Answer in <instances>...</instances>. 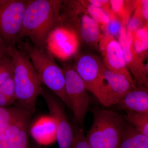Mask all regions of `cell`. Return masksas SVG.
<instances>
[{"instance_id": "obj_22", "label": "cell", "mask_w": 148, "mask_h": 148, "mask_svg": "<svg viewBox=\"0 0 148 148\" xmlns=\"http://www.w3.org/2000/svg\"><path fill=\"white\" fill-rule=\"evenodd\" d=\"M21 108H2L0 107V135L6 129L19 112Z\"/></svg>"}, {"instance_id": "obj_6", "label": "cell", "mask_w": 148, "mask_h": 148, "mask_svg": "<svg viewBox=\"0 0 148 148\" xmlns=\"http://www.w3.org/2000/svg\"><path fill=\"white\" fill-rule=\"evenodd\" d=\"M28 0H2L0 3V37L8 47H15L21 33Z\"/></svg>"}, {"instance_id": "obj_1", "label": "cell", "mask_w": 148, "mask_h": 148, "mask_svg": "<svg viewBox=\"0 0 148 148\" xmlns=\"http://www.w3.org/2000/svg\"><path fill=\"white\" fill-rule=\"evenodd\" d=\"M62 1L28 0L19 39L28 37L33 45L45 46L51 33L61 24Z\"/></svg>"}, {"instance_id": "obj_2", "label": "cell", "mask_w": 148, "mask_h": 148, "mask_svg": "<svg viewBox=\"0 0 148 148\" xmlns=\"http://www.w3.org/2000/svg\"><path fill=\"white\" fill-rule=\"evenodd\" d=\"M8 48L13 62L12 78L16 101L21 108L31 115L35 110L42 84L28 56L15 47Z\"/></svg>"}, {"instance_id": "obj_4", "label": "cell", "mask_w": 148, "mask_h": 148, "mask_svg": "<svg viewBox=\"0 0 148 148\" xmlns=\"http://www.w3.org/2000/svg\"><path fill=\"white\" fill-rule=\"evenodd\" d=\"M93 120L86 139L91 148H119L125 123L123 118L113 111L92 110Z\"/></svg>"}, {"instance_id": "obj_20", "label": "cell", "mask_w": 148, "mask_h": 148, "mask_svg": "<svg viewBox=\"0 0 148 148\" xmlns=\"http://www.w3.org/2000/svg\"><path fill=\"white\" fill-rule=\"evenodd\" d=\"M12 77L0 85L1 107L8 108L16 101Z\"/></svg>"}, {"instance_id": "obj_13", "label": "cell", "mask_w": 148, "mask_h": 148, "mask_svg": "<svg viewBox=\"0 0 148 148\" xmlns=\"http://www.w3.org/2000/svg\"><path fill=\"white\" fill-rule=\"evenodd\" d=\"M64 24L74 30L80 40L88 45L93 46L100 41L101 28L86 12H82Z\"/></svg>"}, {"instance_id": "obj_27", "label": "cell", "mask_w": 148, "mask_h": 148, "mask_svg": "<svg viewBox=\"0 0 148 148\" xmlns=\"http://www.w3.org/2000/svg\"><path fill=\"white\" fill-rule=\"evenodd\" d=\"M136 7L138 9L142 17L146 22H148V1H139L137 2Z\"/></svg>"}, {"instance_id": "obj_19", "label": "cell", "mask_w": 148, "mask_h": 148, "mask_svg": "<svg viewBox=\"0 0 148 148\" xmlns=\"http://www.w3.org/2000/svg\"><path fill=\"white\" fill-rule=\"evenodd\" d=\"M132 39L134 49L143 59V56L147 51L148 48L147 24L132 34Z\"/></svg>"}, {"instance_id": "obj_30", "label": "cell", "mask_w": 148, "mask_h": 148, "mask_svg": "<svg viewBox=\"0 0 148 148\" xmlns=\"http://www.w3.org/2000/svg\"><path fill=\"white\" fill-rule=\"evenodd\" d=\"M2 0H0V3H1V2H2Z\"/></svg>"}, {"instance_id": "obj_16", "label": "cell", "mask_w": 148, "mask_h": 148, "mask_svg": "<svg viewBox=\"0 0 148 148\" xmlns=\"http://www.w3.org/2000/svg\"><path fill=\"white\" fill-rule=\"evenodd\" d=\"M117 105L121 110L138 113L148 114L147 88L139 86L130 90Z\"/></svg>"}, {"instance_id": "obj_18", "label": "cell", "mask_w": 148, "mask_h": 148, "mask_svg": "<svg viewBox=\"0 0 148 148\" xmlns=\"http://www.w3.org/2000/svg\"><path fill=\"white\" fill-rule=\"evenodd\" d=\"M123 119L137 131L148 138V114L126 111Z\"/></svg>"}, {"instance_id": "obj_23", "label": "cell", "mask_w": 148, "mask_h": 148, "mask_svg": "<svg viewBox=\"0 0 148 148\" xmlns=\"http://www.w3.org/2000/svg\"><path fill=\"white\" fill-rule=\"evenodd\" d=\"M13 64L10 55L0 60V85L13 76Z\"/></svg>"}, {"instance_id": "obj_5", "label": "cell", "mask_w": 148, "mask_h": 148, "mask_svg": "<svg viewBox=\"0 0 148 148\" xmlns=\"http://www.w3.org/2000/svg\"><path fill=\"white\" fill-rule=\"evenodd\" d=\"M105 66L92 54L79 56L74 69L82 80L87 90L92 93L103 106L109 107L103 73Z\"/></svg>"}, {"instance_id": "obj_3", "label": "cell", "mask_w": 148, "mask_h": 148, "mask_svg": "<svg viewBox=\"0 0 148 148\" xmlns=\"http://www.w3.org/2000/svg\"><path fill=\"white\" fill-rule=\"evenodd\" d=\"M22 51L30 59L42 84L71 109L65 92L64 72L56 64L52 53L45 46L39 47L28 43L23 45Z\"/></svg>"}, {"instance_id": "obj_14", "label": "cell", "mask_w": 148, "mask_h": 148, "mask_svg": "<svg viewBox=\"0 0 148 148\" xmlns=\"http://www.w3.org/2000/svg\"><path fill=\"white\" fill-rule=\"evenodd\" d=\"M103 77L109 106L117 105L127 92L136 87L123 75L111 71L106 67Z\"/></svg>"}, {"instance_id": "obj_15", "label": "cell", "mask_w": 148, "mask_h": 148, "mask_svg": "<svg viewBox=\"0 0 148 148\" xmlns=\"http://www.w3.org/2000/svg\"><path fill=\"white\" fill-rule=\"evenodd\" d=\"M30 127V133L39 145H50L56 140V125L50 116L40 117Z\"/></svg>"}, {"instance_id": "obj_8", "label": "cell", "mask_w": 148, "mask_h": 148, "mask_svg": "<svg viewBox=\"0 0 148 148\" xmlns=\"http://www.w3.org/2000/svg\"><path fill=\"white\" fill-rule=\"evenodd\" d=\"M40 95L46 103L49 116L54 120L56 125V140L59 148H73V129L63 105L53 94L43 87Z\"/></svg>"}, {"instance_id": "obj_26", "label": "cell", "mask_w": 148, "mask_h": 148, "mask_svg": "<svg viewBox=\"0 0 148 148\" xmlns=\"http://www.w3.org/2000/svg\"><path fill=\"white\" fill-rule=\"evenodd\" d=\"M134 15L131 18H130L126 25V29L132 34L135 33L138 29L144 26V22H145L143 19L141 14L137 8ZM147 23V22H145Z\"/></svg>"}, {"instance_id": "obj_29", "label": "cell", "mask_w": 148, "mask_h": 148, "mask_svg": "<svg viewBox=\"0 0 148 148\" xmlns=\"http://www.w3.org/2000/svg\"><path fill=\"white\" fill-rule=\"evenodd\" d=\"M33 148H46L45 147H42V146L39 145H35L33 147Z\"/></svg>"}, {"instance_id": "obj_17", "label": "cell", "mask_w": 148, "mask_h": 148, "mask_svg": "<svg viewBox=\"0 0 148 148\" xmlns=\"http://www.w3.org/2000/svg\"><path fill=\"white\" fill-rule=\"evenodd\" d=\"M119 148H148V138L125 122Z\"/></svg>"}, {"instance_id": "obj_25", "label": "cell", "mask_w": 148, "mask_h": 148, "mask_svg": "<svg viewBox=\"0 0 148 148\" xmlns=\"http://www.w3.org/2000/svg\"><path fill=\"white\" fill-rule=\"evenodd\" d=\"M74 131V142L73 148H91L88 142L83 130L76 125L73 127Z\"/></svg>"}, {"instance_id": "obj_11", "label": "cell", "mask_w": 148, "mask_h": 148, "mask_svg": "<svg viewBox=\"0 0 148 148\" xmlns=\"http://www.w3.org/2000/svg\"><path fill=\"white\" fill-rule=\"evenodd\" d=\"M127 68L130 70L138 85L148 88V67L144 65L143 58L136 53L132 44V34L122 25L118 37Z\"/></svg>"}, {"instance_id": "obj_12", "label": "cell", "mask_w": 148, "mask_h": 148, "mask_svg": "<svg viewBox=\"0 0 148 148\" xmlns=\"http://www.w3.org/2000/svg\"><path fill=\"white\" fill-rule=\"evenodd\" d=\"M30 115L22 109L4 133L8 148H30L28 131Z\"/></svg>"}, {"instance_id": "obj_10", "label": "cell", "mask_w": 148, "mask_h": 148, "mask_svg": "<svg viewBox=\"0 0 148 148\" xmlns=\"http://www.w3.org/2000/svg\"><path fill=\"white\" fill-rule=\"evenodd\" d=\"M99 46L105 67L111 71L123 75L130 82L135 84L128 71L123 51L118 41L105 34L101 36Z\"/></svg>"}, {"instance_id": "obj_24", "label": "cell", "mask_w": 148, "mask_h": 148, "mask_svg": "<svg viewBox=\"0 0 148 148\" xmlns=\"http://www.w3.org/2000/svg\"><path fill=\"white\" fill-rule=\"evenodd\" d=\"M110 21L104 28L105 34L113 37H119L121 31L122 24L113 13L110 16Z\"/></svg>"}, {"instance_id": "obj_7", "label": "cell", "mask_w": 148, "mask_h": 148, "mask_svg": "<svg viewBox=\"0 0 148 148\" xmlns=\"http://www.w3.org/2000/svg\"><path fill=\"white\" fill-rule=\"evenodd\" d=\"M62 70L65 78V92L71 109L75 121L82 124L89 106L87 89L73 68L66 66Z\"/></svg>"}, {"instance_id": "obj_28", "label": "cell", "mask_w": 148, "mask_h": 148, "mask_svg": "<svg viewBox=\"0 0 148 148\" xmlns=\"http://www.w3.org/2000/svg\"><path fill=\"white\" fill-rule=\"evenodd\" d=\"M10 56L9 48L0 37V60Z\"/></svg>"}, {"instance_id": "obj_21", "label": "cell", "mask_w": 148, "mask_h": 148, "mask_svg": "<svg viewBox=\"0 0 148 148\" xmlns=\"http://www.w3.org/2000/svg\"><path fill=\"white\" fill-rule=\"evenodd\" d=\"M86 5L87 14L99 25L101 29H104L110 21L108 14L103 9L94 6L89 3Z\"/></svg>"}, {"instance_id": "obj_9", "label": "cell", "mask_w": 148, "mask_h": 148, "mask_svg": "<svg viewBox=\"0 0 148 148\" xmlns=\"http://www.w3.org/2000/svg\"><path fill=\"white\" fill-rule=\"evenodd\" d=\"M79 41L74 30L61 24L51 33L45 46L54 57L66 61L76 54Z\"/></svg>"}]
</instances>
